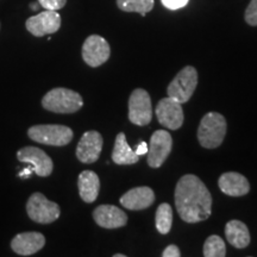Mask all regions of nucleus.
<instances>
[{
	"instance_id": "obj_1",
	"label": "nucleus",
	"mask_w": 257,
	"mask_h": 257,
	"mask_svg": "<svg viewBox=\"0 0 257 257\" xmlns=\"http://www.w3.org/2000/svg\"><path fill=\"white\" fill-rule=\"evenodd\" d=\"M175 206L185 223L206 220L212 212V195L198 176L184 175L175 188Z\"/></svg>"
},
{
	"instance_id": "obj_2",
	"label": "nucleus",
	"mask_w": 257,
	"mask_h": 257,
	"mask_svg": "<svg viewBox=\"0 0 257 257\" xmlns=\"http://www.w3.org/2000/svg\"><path fill=\"white\" fill-rule=\"evenodd\" d=\"M226 120L218 112H208L202 117L198 128V140L202 148L214 149L223 143L226 135Z\"/></svg>"
},
{
	"instance_id": "obj_3",
	"label": "nucleus",
	"mask_w": 257,
	"mask_h": 257,
	"mask_svg": "<svg viewBox=\"0 0 257 257\" xmlns=\"http://www.w3.org/2000/svg\"><path fill=\"white\" fill-rule=\"evenodd\" d=\"M82 96L68 88H54L42 99V106L55 113H74L82 107Z\"/></svg>"
},
{
	"instance_id": "obj_4",
	"label": "nucleus",
	"mask_w": 257,
	"mask_h": 257,
	"mask_svg": "<svg viewBox=\"0 0 257 257\" xmlns=\"http://www.w3.org/2000/svg\"><path fill=\"white\" fill-rule=\"evenodd\" d=\"M28 136L34 142L53 147H63L72 142L73 130L57 124L34 125L28 130Z\"/></svg>"
},
{
	"instance_id": "obj_5",
	"label": "nucleus",
	"mask_w": 257,
	"mask_h": 257,
	"mask_svg": "<svg viewBox=\"0 0 257 257\" xmlns=\"http://www.w3.org/2000/svg\"><path fill=\"white\" fill-rule=\"evenodd\" d=\"M198 85V72L194 67L187 66L178 73V75L169 83L168 96L185 104L192 98Z\"/></svg>"
},
{
	"instance_id": "obj_6",
	"label": "nucleus",
	"mask_w": 257,
	"mask_h": 257,
	"mask_svg": "<svg viewBox=\"0 0 257 257\" xmlns=\"http://www.w3.org/2000/svg\"><path fill=\"white\" fill-rule=\"evenodd\" d=\"M27 212L31 220L38 224H50L59 219L60 206L48 200L42 193H34L27 202Z\"/></svg>"
},
{
	"instance_id": "obj_7",
	"label": "nucleus",
	"mask_w": 257,
	"mask_h": 257,
	"mask_svg": "<svg viewBox=\"0 0 257 257\" xmlns=\"http://www.w3.org/2000/svg\"><path fill=\"white\" fill-rule=\"evenodd\" d=\"M152 99L146 89L137 88L128 99V119L138 126H146L152 121Z\"/></svg>"
},
{
	"instance_id": "obj_8",
	"label": "nucleus",
	"mask_w": 257,
	"mask_h": 257,
	"mask_svg": "<svg viewBox=\"0 0 257 257\" xmlns=\"http://www.w3.org/2000/svg\"><path fill=\"white\" fill-rule=\"evenodd\" d=\"M172 148L173 140L168 131H155L148 146V165L152 168H160L169 156Z\"/></svg>"
},
{
	"instance_id": "obj_9",
	"label": "nucleus",
	"mask_w": 257,
	"mask_h": 257,
	"mask_svg": "<svg viewBox=\"0 0 257 257\" xmlns=\"http://www.w3.org/2000/svg\"><path fill=\"white\" fill-rule=\"evenodd\" d=\"M110 44L99 35H91L86 38L82 46V59L89 67L101 66L110 59Z\"/></svg>"
},
{
	"instance_id": "obj_10",
	"label": "nucleus",
	"mask_w": 257,
	"mask_h": 257,
	"mask_svg": "<svg viewBox=\"0 0 257 257\" xmlns=\"http://www.w3.org/2000/svg\"><path fill=\"white\" fill-rule=\"evenodd\" d=\"M155 112L160 124L170 130H178L184 124L182 104L170 96L161 99L156 106Z\"/></svg>"
},
{
	"instance_id": "obj_11",
	"label": "nucleus",
	"mask_w": 257,
	"mask_h": 257,
	"mask_svg": "<svg viewBox=\"0 0 257 257\" xmlns=\"http://www.w3.org/2000/svg\"><path fill=\"white\" fill-rule=\"evenodd\" d=\"M25 27L31 35L36 37L55 34L61 28V16L57 11L46 10V11L29 18L25 23Z\"/></svg>"
},
{
	"instance_id": "obj_12",
	"label": "nucleus",
	"mask_w": 257,
	"mask_h": 257,
	"mask_svg": "<svg viewBox=\"0 0 257 257\" xmlns=\"http://www.w3.org/2000/svg\"><path fill=\"white\" fill-rule=\"evenodd\" d=\"M17 159L19 162L28 163L32 167L35 174L47 178L53 173L54 163L43 150L36 147H24L18 150Z\"/></svg>"
},
{
	"instance_id": "obj_13",
	"label": "nucleus",
	"mask_w": 257,
	"mask_h": 257,
	"mask_svg": "<svg viewBox=\"0 0 257 257\" xmlns=\"http://www.w3.org/2000/svg\"><path fill=\"white\" fill-rule=\"evenodd\" d=\"M104 140L98 131H87L82 135L76 147V157L82 163H93L99 159L101 154Z\"/></svg>"
},
{
	"instance_id": "obj_14",
	"label": "nucleus",
	"mask_w": 257,
	"mask_h": 257,
	"mask_svg": "<svg viewBox=\"0 0 257 257\" xmlns=\"http://www.w3.org/2000/svg\"><path fill=\"white\" fill-rule=\"evenodd\" d=\"M93 218L99 226L105 229H118L127 223L124 211L113 205H100L93 212Z\"/></svg>"
},
{
	"instance_id": "obj_15",
	"label": "nucleus",
	"mask_w": 257,
	"mask_h": 257,
	"mask_svg": "<svg viewBox=\"0 0 257 257\" xmlns=\"http://www.w3.org/2000/svg\"><path fill=\"white\" fill-rule=\"evenodd\" d=\"M46 244V238L40 232H22L12 239L11 248L17 255L30 256L40 251Z\"/></svg>"
},
{
	"instance_id": "obj_16",
	"label": "nucleus",
	"mask_w": 257,
	"mask_h": 257,
	"mask_svg": "<svg viewBox=\"0 0 257 257\" xmlns=\"http://www.w3.org/2000/svg\"><path fill=\"white\" fill-rule=\"evenodd\" d=\"M155 201V193L150 187H136L121 195L120 204L131 211H140L150 207Z\"/></svg>"
},
{
	"instance_id": "obj_17",
	"label": "nucleus",
	"mask_w": 257,
	"mask_h": 257,
	"mask_svg": "<svg viewBox=\"0 0 257 257\" xmlns=\"http://www.w3.org/2000/svg\"><path fill=\"white\" fill-rule=\"evenodd\" d=\"M220 191L230 197H242L250 191L249 181L239 173H224L218 181Z\"/></svg>"
},
{
	"instance_id": "obj_18",
	"label": "nucleus",
	"mask_w": 257,
	"mask_h": 257,
	"mask_svg": "<svg viewBox=\"0 0 257 257\" xmlns=\"http://www.w3.org/2000/svg\"><path fill=\"white\" fill-rule=\"evenodd\" d=\"M79 194L87 204L95 201L100 191V180L92 170H83L78 179Z\"/></svg>"
},
{
	"instance_id": "obj_19",
	"label": "nucleus",
	"mask_w": 257,
	"mask_h": 257,
	"mask_svg": "<svg viewBox=\"0 0 257 257\" xmlns=\"http://www.w3.org/2000/svg\"><path fill=\"white\" fill-rule=\"evenodd\" d=\"M227 242L237 249H244L250 243V232L246 225L240 220H230L225 226Z\"/></svg>"
},
{
	"instance_id": "obj_20",
	"label": "nucleus",
	"mask_w": 257,
	"mask_h": 257,
	"mask_svg": "<svg viewBox=\"0 0 257 257\" xmlns=\"http://www.w3.org/2000/svg\"><path fill=\"white\" fill-rule=\"evenodd\" d=\"M112 160L115 165L128 166L135 165L140 160V156L131 149L126 142V136L124 133H119L115 137L114 148L112 152Z\"/></svg>"
},
{
	"instance_id": "obj_21",
	"label": "nucleus",
	"mask_w": 257,
	"mask_h": 257,
	"mask_svg": "<svg viewBox=\"0 0 257 257\" xmlns=\"http://www.w3.org/2000/svg\"><path fill=\"white\" fill-rule=\"evenodd\" d=\"M173 210L169 204L163 202L156 211V229L160 233L167 234L172 229Z\"/></svg>"
},
{
	"instance_id": "obj_22",
	"label": "nucleus",
	"mask_w": 257,
	"mask_h": 257,
	"mask_svg": "<svg viewBox=\"0 0 257 257\" xmlns=\"http://www.w3.org/2000/svg\"><path fill=\"white\" fill-rule=\"evenodd\" d=\"M117 5L121 11L138 12L144 17L154 8V0H117Z\"/></svg>"
},
{
	"instance_id": "obj_23",
	"label": "nucleus",
	"mask_w": 257,
	"mask_h": 257,
	"mask_svg": "<svg viewBox=\"0 0 257 257\" xmlns=\"http://www.w3.org/2000/svg\"><path fill=\"white\" fill-rule=\"evenodd\" d=\"M226 255V246L224 240L217 234H212L208 237L204 244L205 257H224Z\"/></svg>"
},
{
	"instance_id": "obj_24",
	"label": "nucleus",
	"mask_w": 257,
	"mask_h": 257,
	"mask_svg": "<svg viewBox=\"0 0 257 257\" xmlns=\"http://www.w3.org/2000/svg\"><path fill=\"white\" fill-rule=\"evenodd\" d=\"M245 22L251 27H257V0H251L246 8Z\"/></svg>"
},
{
	"instance_id": "obj_25",
	"label": "nucleus",
	"mask_w": 257,
	"mask_h": 257,
	"mask_svg": "<svg viewBox=\"0 0 257 257\" xmlns=\"http://www.w3.org/2000/svg\"><path fill=\"white\" fill-rule=\"evenodd\" d=\"M67 0H38L40 4L44 10H50V11H59L66 5Z\"/></svg>"
},
{
	"instance_id": "obj_26",
	"label": "nucleus",
	"mask_w": 257,
	"mask_h": 257,
	"mask_svg": "<svg viewBox=\"0 0 257 257\" xmlns=\"http://www.w3.org/2000/svg\"><path fill=\"white\" fill-rule=\"evenodd\" d=\"M161 2H162L165 8L172 10V11H175V10L185 8L188 4L189 0H161Z\"/></svg>"
},
{
	"instance_id": "obj_27",
	"label": "nucleus",
	"mask_w": 257,
	"mask_h": 257,
	"mask_svg": "<svg viewBox=\"0 0 257 257\" xmlns=\"http://www.w3.org/2000/svg\"><path fill=\"white\" fill-rule=\"evenodd\" d=\"M162 256L163 257H179L181 256V252H180V249L178 246L174 245V244H170V245H168L165 250H163Z\"/></svg>"
},
{
	"instance_id": "obj_28",
	"label": "nucleus",
	"mask_w": 257,
	"mask_h": 257,
	"mask_svg": "<svg viewBox=\"0 0 257 257\" xmlns=\"http://www.w3.org/2000/svg\"><path fill=\"white\" fill-rule=\"evenodd\" d=\"M135 153H136L138 156L146 155V154H148V144H147V142H141L140 144H138L137 148H136V152H135Z\"/></svg>"
},
{
	"instance_id": "obj_29",
	"label": "nucleus",
	"mask_w": 257,
	"mask_h": 257,
	"mask_svg": "<svg viewBox=\"0 0 257 257\" xmlns=\"http://www.w3.org/2000/svg\"><path fill=\"white\" fill-rule=\"evenodd\" d=\"M32 173H34V169H32V167L30 166V167H27V168H24L23 170H22V172L18 174V176L21 179H28L32 175Z\"/></svg>"
},
{
	"instance_id": "obj_30",
	"label": "nucleus",
	"mask_w": 257,
	"mask_h": 257,
	"mask_svg": "<svg viewBox=\"0 0 257 257\" xmlns=\"http://www.w3.org/2000/svg\"><path fill=\"white\" fill-rule=\"evenodd\" d=\"M31 9H32V10H35V11H36V10L38 9V5H37V4H31Z\"/></svg>"
},
{
	"instance_id": "obj_31",
	"label": "nucleus",
	"mask_w": 257,
	"mask_h": 257,
	"mask_svg": "<svg viewBox=\"0 0 257 257\" xmlns=\"http://www.w3.org/2000/svg\"><path fill=\"white\" fill-rule=\"evenodd\" d=\"M126 255H124V253H115V255H113V257H125Z\"/></svg>"
}]
</instances>
